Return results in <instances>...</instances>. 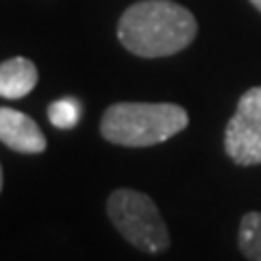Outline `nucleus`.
I'll use <instances>...</instances> for the list:
<instances>
[{"label":"nucleus","mask_w":261,"mask_h":261,"mask_svg":"<svg viewBox=\"0 0 261 261\" xmlns=\"http://www.w3.org/2000/svg\"><path fill=\"white\" fill-rule=\"evenodd\" d=\"M224 152L242 168L261 163V85L240 96L224 128Z\"/></svg>","instance_id":"nucleus-4"},{"label":"nucleus","mask_w":261,"mask_h":261,"mask_svg":"<svg viewBox=\"0 0 261 261\" xmlns=\"http://www.w3.org/2000/svg\"><path fill=\"white\" fill-rule=\"evenodd\" d=\"M198 33L194 13L174 0H140L122 13L118 39L142 59H161L185 50Z\"/></svg>","instance_id":"nucleus-1"},{"label":"nucleus","mask_w":261,"mask_h":261,"mask_svg":"<svg viewBox=\"0 0 261 261\" xmlns=\"http://www.w3.org/2000/svg\"><path fill=\"white\" fill-rule=\"evenodd\" d=\"M190 124V116L174 102H116L100 118V135L124 148H148L172 140Z\"/></svg>","instance_id":"nucleus-2"},{"label":"nucleus","mask_w":261,"mask_h":261,"mask_svg":"<svg viewBox=\"0 0 261 261\" xmlns=\"http://www.w3.org/2000/svg\"><path fill=\"white\" fill-rule=\"evenodd\" d=\"M248 3H250L252 7H255L257 11H261V0H248Z\"/></svg>","instance_id":"nucleus-9"},{"label":"nucleus","mask_w":261,"mask_h":261,"mask_svg":"<svg viewBox=\"0 0 261 261\" xmlns=\"http://www.w3.org/2000/svg\"><path fill=\"white\" fill-rule=\"evenodd\" d=\"M81 116H83V107H81V102L72 96L59 98V100L48 105V120H50V124L57 128H63V130L74 128L81 122Z\"/></svg>","instance_id":"nucleus-8"},{"label":"nucleus","mask_w":261,"mask_h":261,"mask_svg":"<svg viewBox=\"0 0 261 261\" xmlns=\"http://www.w3.org/2000/svg\"><path fill=\"white\" fill-rule=\"evenodd\" d=\"M0 192H3V168H0Z\"/></svg>","instance_id":"nucleus-10"},{"label":"nucleus","mask_w":261,"mask_h":261,"mask_svg":"<svg viewBox=\"0 0 261 261\" xmlns=\"http://www.w3.org/2000/svg\"><path fill=\"white\" fill-rule=\"evenodd\" d=\"M0 142L22 154H39L46 150V135L27 113L0 107Z\"/></svg>","instance_id":"nucleus-5"},{"label":"nucleus","mask_w":261,"mask_h":261,"mask_svg":"<svg viewBox=\"0 0 261 261\" xmlns=\"http://www.w3.org/2000/svg\"><path fill=\"white\" fill-rule=\"evenodd\" d=\"M37 68L27 57H13L0 63V98H18L29 96L37 85Z\"/></svg>","instance_id":"nucleus-6"},{"label":"nucleus","mask_w":261,"mask_h":261,"mask_svg":"<svg viewBox=\"0 0 261 261\" xmlns=\"http://www.w3.org/2000/svg\"><path fill=\"white\" fill-rule=\"evenodd\" d=\"M238 246L248 261H261V211H248L242 216Z\"/></svg>","instance_id":"nucleus-7"},{"label":"nucleus","mask_w":261,"mask_h":261,"mask_svg":"<svg viewBox=\"0 0 261 261\" xmlns=\"http://www.w3.org/2000/svg\"><path fill=\"white\" fill-rule=\"evenodd\" d=\"M107 218L113 228L137 250L159 255L170 248V233L159 207L148 194L120 187L107 198Z\"/></svg>","instance_id":"nucleus-3"}]
</instances>
